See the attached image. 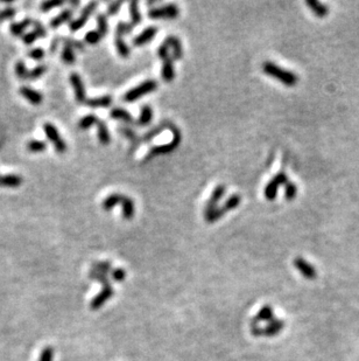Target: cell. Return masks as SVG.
<instances>
[{
    "label": "cell",
    "mask_w": 359,
    "mask_h": 361,
    "mask_svg": "<svg viewBox=\"0 0 359 361\" xmlns=\"http://www.w3.org/2000/svg\"><path fill=\"white\" fill-rule=\"evenodd\" d=\"M263 71L265 74H267L269 76L275 78L284 83L287 87H294L296 86L297 82H299V77L297 75L293 72L287 71V69L281 68L276 63L266 61L263 63Z\"/></svg>",
    "instance_id": "1"
},
{
    "label": "cell",
    "mask_w": 359,
    "mask_h": 361,
    "mask_svg": "<svg viewBox=\"0 0 359 361\" xmlns=\"http://www.w3.org/2000/svg\"><path fill=\"white\" fill-rule=\"evenodd\" d=\"M168 127H169V129H172L173 141L170 142L169 144H165V145H160V146L152 147L151 151L148 152V154L145 158V163L148 162V160H151L152 158L155 157V156H159V154H167V153L173 152V151H174L175 148L179 146L180 143H181V132H180V130L178 129V127H176L174 124H172V123H169Z\"/></svg>",
    "instance_id": "2"
},
{
    "label": "cell",
    "mask_w": 359,
    "mask_h": 361,
    "mask_svg": "<svg viewBox=\"0 0 359 361\" xmlns=\"http://www.w3.org/2000/svg\"><path fill=\"white\" fill-rule=\"evenodd\" d=\"M157 82L155 80H147L145 82H142L141 84H139L138 87L133 88V89H131L127 92L126 94L124 95V101L125 102H133V101H136V99L141 98V97H144L147 95V94H151L155 92V90L157 89Z\"/></svg>",
    "instance_id": "3"
},
{
    "label": "cell",
    "mask_w": 359,
    "mask_h": 361,
    "mask_svg": "<svg viewBox=\"0 0 359 361\" xmlns=\"http://www.w3.org/2000/svg\"><path fill=\"white\" fill-rule=\"evenodd\" d=\"M240 201H242V198H240L239 194H233V195H231L230 198L226 200V202H225L222 207H217L215 209V212H212L209 217H206L205 221L209 223L216 222V221L220 220L225 213H227V212L232 211V209H236L237 207H238Z\"/></svg>",
    "instance_id": "4"
},
{
    "label": "cell",
    "mask_w": 359,
    "mask_h": 361,
    "mask_svg": "<svg viewBox=\"0 0 359 361\" xmlns=\"http://www.w3.org/2000/svg\"><path fill=\"white\" fill-rule=\"evenodd\" d=\"M44 131L45 133V136H47V138L49 139L51 144L54 145L56 152L60 154L66 153L67 144H66V142L63 141V138L61 137V135L59 133V130L56 129V126L53 125L51 123H45Z\"/></svg>",
    "instance_id": "5"
},
{
    "label": "cell",
    "mask_w": 359,
    "mask_h": 361,
    "mask_svg": "<svg viewBox=\"0 0 359 361\" xmlns=\"http://www.w3.org/2000/svg\"><path fill=\"white\" fill-rule=\"evenodd\" d=\"M180 16V8L175 4H167L162 7L152 8L148 11V17L153 20L167 19L172 20Z\"/></svg>",
    "instance_id": "6"
},
{
    "label": "cell",
    "mask_w": 359,
    "mask_h": 361,
    "mask_svg": "<svg viewBox=\"0 0 359 361\" xmlns=\"http://www.w3.org/2000/svg\"><path fill=\"white\" fill-rule=\"evenodd\" d=\"M288 183V177L285 172H280L275 175L272 180L267 184L266 189H265V196L269 201H273L276 198V194H278V190L280 186L286 185Z\"/></svg>",
    "instance_id": "7"
},
{
    "label": "cell",
    "mask_w": 359,
    "mask_h": 361,
    "mask_svg": "<svg viewBox=\"0 0 359 361\" xmlns=\"http://www.w3.org/2000/svg\"><path fill=\"white\" fill-rule=\"evenodd\" d=\"M97 6H98V4H97V2H95V1L90 2V4H88L87 6H85L83 10H82L81 17L78 18V19H76V20L70 23V26H69L70 31L77 32V31H80L81 28H83V26L88 23V20H89L91 14L95 12Z\"/></svg>",
    "instance_id": "8"
},
{
    "label": "cell",
    "mask_w": 359,
    "mask_h": 361,
    "mask_svg": "<svg viewBox=\"0 0 359 361\" xmlns=\"http://www.w3.org/2000/svg\"><path fill=\"white\" fill-rule=\"evenodd\" d=\"M113 295H114V290H113V288H112L111 284L103 287V289L99 291V293H97V295L92 298V300L90 302L91 310H93V311L98 310V309L102 308V306L104 305L105 303L108 302V300L110 299Z\"/></svg>",
    "instance_id": "9"
},
{
    "label": "cell",
    "mask_w": 359,
    "mask_h": 361,
    "mask_svg": "<svg viewBox=\"0 0 359 361\" xmlns=\"http://www.w3.org/2000/svg\"><path fill=\"white\" fill-rule=\"evenodd\" d=\"M70 83H71L72 88H74L76 101L81 103V104H85V102H87V94H85L84 83L82 81L80 74L71 72V75H70Z\"/></svg>",
    "instance_id": "10"
},
{
    "label": "cell",
    "mask_w": 359,
    "mask_h": 361,
    "mask_svg": "<svg viewBox=\"0 0 359 361\" xmlns=\"http://www.w3.org/2000/svg\"><path fill=\"white\" fill-rule=\"evenodd\" d=\"M294 266L299 270L300 274L303 277L308 278V280H314V278H316V276H317V271H316L315 266L310 265L309 262H307L302 257H296L294 260Z\"/></svg>",
    "instance_id": "11"
},
{
    "label": "cell",
    "mask_w": 359,
    "mask_h": 361,
    "mask_svg": "<svg viewBox=\"0 0 359 361\" xmlns=\"http://www.w3.org/2000/svg\"><path fill=\"white\" fill-rule=\"evenodd\" d=\"M225 191H226V189H225L224 185H218V186H216V189L214 190V192H212L211 196H210L208 204H206L205 206V211H204L205 217H209V215L211 214L212 212H215V209L218 207V202L221 201L222 196L224 195Z\"/></svg>",
    "instance_id": "12"
},
{
    "label": "cell",
    "mask_w": 359,
    "mask_h": 361,
    "mask_svg": "<svg viewBox=\"0 0 359 361\" xmlns=\"http://www.w3.org/2000/svg\"><path fill=\"white\" fill-rule=\"evenodd\" d=\"M19 94L29 103H32L33 105H40L42 103V99H44V96H42L41 93L36 92V90L26 86L20 88Z\"/></svg>",
    "instance_id": "13"
},
{
    "label": "cell",
    "mask_w": 359,
    "mask_h": 361,
    "mask_svg": "<svg viewBox=\"0 0 359 361\" xmlns=\"http://www.w3.org/2000/svg\"><path fill=\"white\" fill-rule=\"evenodd\" d=\"M157 33V28L155 26L147 27L144 32L140 33L138 36H135V38L133 39V45L136 47H139V46H142V45L148 44V42L152 41L155 38Z\"/></svg>",
    "instance_id": "14"
},
{
    "label": "cell",
    "mask_w": 359,
    "mask_h": 361,
    "mask_svg": "<svg viewBox=\"0 0 359 361\" xmlns=\"http://www.w3.org/2000/svg\"><path fill=\"white\" fill-rule=\"evenodd\" d=\"M23 178L19 174H4L0 175V187L5 189H17L22 185Z\"/></svg>",
    "instance_id": "15"
},
{
    "label": "cell",
    "mask_w": 359,
    "mask_h": 361,
    "mask_svg": "<svg viewBox=\"0 0 359 361\" xmlns=\"http://www.w3.org/2000/svg\"><path fill=\"white\" fill-rule=\"evenodd\" d=\"M285 327V321L274 319L269 321L265 327H261V337H274L281 332Z\"/></svg>",
    "instance_id": "16"
},
{
    "label": "cell",
    "mask_w": 359,
    "mask_h": 361,
    "mask_svg": "<svg viewBox=\"0 0 359 361\" xmlns=\"http://www.w3.org/2000/svg\"><path fill=\"white\" fill-rule=\"evenodd\" d=\"M163 66H162V72H161V76H162L163 81L165 82H172L175 77V69H174V60L173 57L168 55L162 59Z\"/></svg>",
    "instance_id": "17"
},
{
    "label": "cell",
    "mask_w": 359,
    "mask_h": 361,
    "mask_svg": "<svg viewBox=\"0 0 359 361\" xmlns=\"http://www.w3.org/2000/svg\"><path fill=\"white\" fill-rule=\"evenodd\" d=\"M274 310L270 305H264L263 308L260 309L259 312L254 315L253 319H252V323L253 324H258V323H263V321H272L274 320Z\"/></svg>",
    "instance_id": "18"
},
{
    "label": "cell",
    "mask_w": 359,
    "mask_h": 361,
    "mask_svg": "<svg viewBox=\"0 0 359 361\" xmlns=\"http://www.w3.org/2000/svg\"><path fill=\"white\" fill-rule=\"evenodd\" d=\"M165 44L169 48H172L173 50V60H181L183 56V50H182V45L181 41L179 40V38H176L174 35L167 36Z\"/></svg>",
    "instance_id": "19"
},
{
    "label": "cell",
    "mask_w": 359,
    "mask_h": 361,
    "mask_svg": "<svg viewBox=\"0 0 359 361\" xmlns=\"http://www.w3.org/2000/svg\"><path fill=\"white\" fill-rule=\"evenodd\" d=\"M121 209H123V217L125 220H132L135 213V201L129 196L124 195L123 200L120 202Z\"/></svg>",
    "instance_id": "20"
},
{
    "label": "cell",
    "mask_w": 359,
    "mask_h": 361,
    "mask_svg": "<svg viewBox=\"0 0 359 361\" xmlns=\"http://www.w3.org/2000/svg\"><path fill=\"white\" fill-rule=\"evenodd\" d=\"M110 117L113 118V120H123V122L129 123V124H135V122H136V120H135V118L132 117V115H131L129 111L125 110V109H121V108L112 109L111 112H110Z\"/></svg>",
    "instance_id": "21"
},
{
    "label": "cell",
    "mask_w": 359,
    "mask_h": 361,
    "mask_svg": "<svg viewBox=\"0 0 359 361\" xmlns=\"http://www.w3.org/2000/svg\"><path fill=\"white\" fill-rule=\"evenodd\" d=\"M306 4L308 5V7L312 10L313 13L319 18L328 16V13H329V8L324 4H322V2L316 1V0H307Z\"/></svg>",
    "instance_id": "22"
},
{
    "label": "cell",
    "mask_w": 359,
    "mask_h": 361,
    "mask_svg": "<svg viewBox=\"0 0 359 361\" xmlns=\"http://www.w3.org/2000/svg\"><path fill=\"white\" fill-rule=\"evenodd\" d=\"M32 23H33L32 18H26V19L20 21V23H12L11 26H10L11 34L14 35V36L23 35V32H25V29L28 26L32 25Z\"/></svg>",
    "instance_id": "23"
},
{
    "label": "cell",
    "mask_w": 359,
    "mask_h": 361,
    "mask_svg": "<svg viewBox=\"0 0 359 361\" xmlns=\"http://www.w3.org/2000/svg\"><path fill=\"white\" fill-rule=\"evenodd\" d=\"M152 120H153V110L150 105H144L141 108L139 120H136L135 124L139 126H147L152 122Z\"/></svg>",
    "instance_id": "24"
},
{
    "label": "cell",
    "mask_w": 359,
    "mask_h": 361,
    "mask_svg": "<svg viewBox=\"0 0 359 361\" xmlns=\"http://www.w3.org/2000/svg\"><path fill=\"white\" fill-rule=\"evenodd\" d=\"M112 103L111 96H102L98 98L87 99L85 104L90 108H109Z\"/></svg>",
    "instance_id": "25"
},
{
    "label": "cell",
    "mask_w": 359,
    "mask_h": 361,
    "mask_svg": "<svg viewBox=\"0 0 359 361\" xmlns=\"http://www.w3.org/2000/svg\"><path fill=\"white\" fill-rule=\"evenodd\" d=\"M71 17H72V11L71 10H65V11L61 12L59 16L53 18L49 25H50L51 28L55 29V28H57V27H60L61 25H63V24L68 23V21L71 19Z\"/></svg>",
    "instance_id": "26"
},
{
    "label": "cell",
    "mask_w": 359,
    "mask_h": 361,
    "mask_svg": "<svg viewBox=\"0 0 359 361\" xmlns=\"http://www.w3.org/2000/svg\"><path fill=\"white\" fill-rule=\"evenodd\" d=\"M97 126H98V138H99L100 144H103V145L110 144L111 136H110V133H109V129H108V126H106L105 122H103V120H99L98 122H97Z\"/></svg>",
    "instance_id": "27"
},
{
    "label": "cell",
    "mask_w": 359,
    "mask_h": 361,
    "mask_svg": "<svg viewBox=\"0 0 359 361\" xmlns=\"http://www.w3.org/2000/svg\"><path fill=\"white\" fill-rule=\"evenodd\" d=\"M123 198H124V195H121V194H111L110 196H108V198L103 201L102 207L104 211H111L114 206L120 204Z\"/></svg>",
    "instance_id": "28"
},
{
    "label": "cell",
    "mask_w": 359,
    "mask_h": 361,
    "mask_svg": "<svg viewBox=\"0 0 359 361\" xmlns=\"http://www.w3.org/2000/svg\"><path fill=\"white\" fill-rule=\"evenodd\" d=\"M130 13H131V26L135 27L141 23V14L138 8V1H132L130 4Z\"/></svg>",
    "instance_id": "29"
},
{
    "label": "cell",
    "mask_w": 359,
    "mask_h": 361,
    "mask_svg": "<svg viewBox=\"0 0 359 361\" xmlns=\"http://www.w3.org/2000/svg\"><path fill=\"white\" fill-rule=\"evenodd\" d=\"M114 42H115V47H117V50H118V53H119V55L123 57V59H127V57L130 56V48L126 44H125L123 36L115 35Z\"/></svg>",
    "instance_id": "30"
},
{
    "label": "cell",
    "mask_w": 359,
    "mask_h": 361,
    "mask_svg": "<svg viewBox=\"0 0 359 361\" xmlns=\"http://www.w3.org/2000/svg\"><path fill=\"white\" fill-rule=\"evenodd\" d=\"M47 148V144L42 141H38V139H33L27 143V150L32 153H40L45 152Z\"/></svg>",
    "instance_id": "31"
},
{
    "label": "cell",
    "mask_w": 359,
    "mask_h": 361,
    "mask_svg": "<svg viewBox=\"0 0 359 361\" xmlns=\"http://www.w3.org/2000/svg\"><path fill=\"white\" fill-rule=\"evenodd\" d=\"M98 120L99 118L95 116V115H87V116H84L80 122H78V127H80L81 130H87L92 125H95V124H97Z\"/></svg>",
    "instance_id": "32"
},
{
    "label": "cell",
    "mask_w": 359,
    "mask_h": 361,
    "mask_svg": "<svg viewBox=\"0 0 359 361\" xmlns=\"http://www.w3.org/2000/svg\"><path fill=\"white\" fill-rule=\"evenodd\" d=\"M97 272H102V274L108 275V272H111L112 265L110 261H102V262H95L92 263V269Z\"/></svg>",
    "instance_id": "33"
},
{
    "label": "cell",
    "mask_w": 359,
    "mask_h": 361,
    "mask_svg": "<svg viewBox=\"0 0 359 361\" xmlns=\"http://www.w3.org/2000/svg\"><path fill=\"white\" fill-rule=\"evenodd\" d=\"M62 60H63V62L68 63V65H70V63H74L75 60H76V56H75V53H74V48H72L71 46H69V45H67V44H65V47H63Z\"/></svg>",
    "instance_id": "34"
},
{
    "label": "cell",
    "mask_w": 359,
    "mask_h": 361,
    "mask_svg": "<svg viewBox=\"0 0 359 361\" xmlns=\"http://www.w3.org/2000/svg\"><path fill=\"white\" fill-rule=\"evenodd\" d=\"M45 72H47V66L45 65L36 66L32 71L28 72V80H38V78L44 76Z\"/></svg>",
    "instance_id": "35"
},
{
    "label": "cell",
    "mask_w": 359,
    "mask_h": 361,
    "mask_svg": "<svg viewBox=\"0 0 359 361\" xmlns=\"http://www.w3.org/2000/svg\"><path fill=\"white\" fill-rule=\"evenodd\" d=\"M89 277L91 278V280L98 282V283L102 284L103 287L110 284V280H109L108 275L102 274V272H97V271H95V270H91L90 274H89Z\"/></svg>",
    "instance_id": "36"
},
{
    "label": "cell",
    "mask_w": 359,
    "mask_h": 361,
    "mask_svg": "<svg viewBox=\"0 0 359 361\" xmlns=\"http://www.w3.org/2000/svg\"><path fill=\"white\" fill-rule=\"evenodd\" d=\"M63 4H65L63 0H47V1H44L40 5V10L45 13V12H49L50 10H53V8L60 7V6H62Z\"/></svg>",
    "instance_id": "37"
},
{
    "label": "cell",
    "mask_w": 359,
    "mask_h": 361,
    "mask_svg": "<svg viewBox=\"0 0 359 361\" xmlns=\"http://www.w3.org/2000/svg\"><path fill=\"white\" fill-rule=\"evenodd\" d=\"M97 24H98V32L103 36L108 34L109 32V24H108V18L104 14H98L97 16Z\"/></svg>",
    "instance_id": "38"
},
{
    "label": "cell",
    "mask_w": 359,
    "mask_h": 361,
    "mask_svg": "<svg viewBox=\"0 0 359 361\" xmlns=\"http://www.w3.org/2000/svg\"><path fill=\"white\" fill-rule=\"evenodd\" d=\"M15 74L20 80H28V71H27L26 65L23 61H18L15 65Z\"/></svg>",
    "instance_id": "39"
},
{
    "label": "cell",
    "mask_w": 359,
    "mask_h": 361,
    "mask_svg": "<svg viewBox=\"0 0 359 361\" xmlns=\"http://www.w3.org/2000/svg\"><path fill=\"white\" fill-rule=\"evenodd\" d=\"M296 194H297L296 185H295L294 183H287V184H286L285 196H286V199L288 200V201H291V200H294L295 196H296Z\"/></svg>",
    "instance_id": "40"
},
{
    "label": "cell",
    "mask_w": 359,
    "mask_h": 361,
    "mask_svg": "<svg viewBox=\"0 0 359 361\" xmlns=\"http://www.w3.org/2000/svg\"><path fill=\"white\" fill-rule=\"evenodd\" d=\"M102 38H103V35L100 34L98 31H90L85 34L84 39L89 45H96V44H98L100 40H102Z\"/></svg>",
    "instance_id": "41"
},
{
    "label": "cell",
    "mask_w": 359,
    "mask_h": 361,
    "mask_svg": "<svg viewBox=\"0 0 359 361\" xmlns=\"http://www.w3.org/2000/svg\"><path fill=\"white\" fill-rule=\"evenodd\" d=\"M54 348L51 346H47L42 350L39 361H53L54 360Z\"/></svg>",
    "instance_id": "42"
},
{
    "label": "cell",
    "mask_w": 359,
    "mask_h": 361,
    "mask_svg": "<svg viewBox=\"0 0 359 361\" xmlns=\"http://www.w3.org/2000/svg\"><path fill=\"white\" fill-rule=\"evenodd\" d=\"M111 278L114 282H118V283H120V282H123L125 278H126V271H125V269H121V268L112 269L111 270Z\"/></svg>",
    "instance_id": "43"
},
{
    "label": "cell",
    "mask_w": 359,
    "mask_h": 361,
    "mask_svg": "<svg viewBox=\"0 0 359 361\" xmlns=\"http://www.w3.org/2000/svg\"><path fill=\"white\" fill-rule=\"evenodd\" d=\"M15 14H17V8H14V7L4 8V10L0 11V23H2V21H5V20L12 19Z\"/></svg>",
    "instance_id": "44"
},
{
    "label": "cell",
    "mask_w": 359,
    "mask_h": 361,
    "mask_svg": "<svg viewBox=\"0 0 359 361\" xmlns=\"http://www.w3.org/2000/svg\"><path fill=\"white\" fill-rule=\"evenodd\" d=\"M133 27L131 26V24L127 23H119L117 26V29H115V35L118 36H124L132 31Z\"/></svg>",
    "instance_id": "45"
},
{
    "label": "cell",
    "mask_w": 359,
    "mask_h": 361,
    "mask_svg": "<svg viewBox=\"0 0 359 361\" xmlns=\"http://www.w3.org/2000/svg\"><path fill=\"white\" fill-rule=\"evenodd\" d=\"M45 55V51L40 47L33 48V49H30L28 51V57L35 60V61H40V60L44 59Z\"/></svg>",
    "instance_id": "46"
},
{
    "label": "cell",
    "mask_w": 359,
    "mask_h": 361,
    "mask_svg": "<svg viewBox=\"0 0 359 361\" xmlns=\"http://www.w3.org/2000/svg\"><path fill=\"white\" fill-rule=\"evenodd\" d=\"M32 25H33V28H34V32L36 33V34H38L39 39L45 38V35H47V32H45V26L42 25V24L40 23V21L33 20Z\"/></svg>",
    "instance_id": "47"
},
{
    "label": "cell",
    "mask_w": 359,
    "mask_h": 361,
    "mask_svg": "<svg viewBox=\"0 0 359 361\" xmlns=\"http://www.w3.org/2000/svg\"><path fill=\"white\" fill-rule=\"evenodd\" d=\"M21 39H22L23 44L28 45V46H29V45L34 44V42L38 40L39 36L34 31H33V32H29V33H25V34L21 36Z\"/></svg>",
    "instance_id": "48"
},
{
    "label": "cell",
    "mask_w": 359,
    "mask_h": 361,
    "mask_svg": "<svg viewBox=\"0 0 359 361\" xmlns=\"http://www.w3.org/2000/svg\"><path fill=\"white\" fill-rule=\"evenodd\" d=\"M62 41H63V44L69 45V46H71L72 48H76V49H78V50H83V48H84V45L82 44L81 41L74 40V39H71V38H62Z\"/></svg>",
    "instance_id": "49"
},
{
    "label": "cell",
    "mask_w": 359,
    "mask_h": 361,
    "mask_svg": "<svg viewBox=\"0 0 359 361\" xmlns=\"http://www.w3.org/2000/svg\"><path fill=\"white\" fill-rule=\"evenodd\" d=\"M123 5V2L121 1H115V2H112V4L109 6L108 8V14L109 16H114V14L118 13V11H119L120 6Z\"/></svg>",
    "instance_id": "50"
},
{
    "label": "cell",
    "mask_w": 359,
    "mask_h": 361,
    "mask_svg": "<svg viewBox=\"0 0 359 361\" xmlns=\"http://www.w3.org/2000/svg\"><path fill=\"white\" fill-rule=\"evenodd\" d=\"M61 40H62V39H61L60 36H56V38L54 39V41L51 42V46H50V51H51V53H54V51L56 50V48H57V46H59V44H60Z\"/></svg>",
    "instance_id": "51"
},
{
    "label": "cell",
    "mask_w": 359,
    "mask_h": 361,
    "mask_svg": "<svg viewBox=\"0 0 359 361\" xmlns=\"http://www.w3.org/2000/svg\"><path fill=\"white\" fill-rule=\"evenodd\" d=\"M119 131H120L121 133H123V135L127 136V137H130V138H132V139H135V133H133V131H131L130 129H119Z\"/></svg>",
    "instance_id": "52"
},
{
    "label": "cell",
    "mask_w": 359,
    "mask_h": 361,
    "mask_svg": "<svg viewBox=\"0 0 359 361\" xmlns=\"http://www.w3.org/2000/svg\"><path fill=\"white\" fill-rule=\"evenodd\" d=\"M69 4L75 6V7H78L80 6V1H69Z\"/></svg>",
    "instance_id": "53"
}]
</instances>
